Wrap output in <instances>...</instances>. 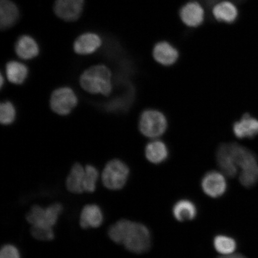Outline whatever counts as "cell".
Returning a JSON list of instances; mask_svg holds the SVG:
<instances>
[{
    "mask_svg": "<svg viewBox=\"0 0 258 258\" xmlns=\"http://www.w3.org/2000/svg\"><path fill=\"white\" fill-rule=\"evenodd\" d=\"M153 56L157 62L164 66H170L178 59L179 52L172 44L161 41L154 46Z\"/></svg>",
    "mask_w": 258,
    "mask_h": 258,
    "instance_id": "cell-15",
    "label": "cell"
},
{
    "mask_svg": "<svg viewBox=\"0 0 258 258\" xmlns=\"http://www.w3.org/2000/svg\"><path fill=\"white\" fill-rule=\"evenodd\" d=\"M101 37L95 33H88L81 35L74 43V50L80 55H88L95 53L101 46Z\"/></svg>",
    "mask_w": 258,
    "mask_h": 258,
    "instance_id": "cell-12",
    "label": "cell"
},
{
    "mask_svg": "<svg viewBox=\"0 0 258 258\" xmlns=\"http://www.w3.org/2000/svg\"><path fill=\"white\" fill-rule=\"evenodd\" d=\"M19 9L11 0L0 1V28L6 30L11 28L18 21Z\"/></svg>",
    "mask_w": 258,
    "mask_h": 258,
    "instance_id": "cell-17",
    "label": "cell"
},
{
    "mask_svg": "<svg viewBox=\"0 0 258 258\" xmlns=\"http://www.w3.org/2000/svg\"><path fill=\"white\" fill-rule=\"evenodd\" d=\"M202 1L205 3H207V4L212 5L213 4H217L219 2H221L220 0H202ZM214 5V6H215Z\"/></svg>",
    "mask_w": 258,
    "mask_h": 258,
    "instance_id": "cell-29",
    "label": "cell"
},
{
    "mask_svg": "<svg viewBox=\"0 0 258 258\" xmlns=\"http://www.w3.org/2000/svg\"><path fill=\"white\" fill-rule=\"evenodd\" d=\"M241 184L246 188H250L258 182V167L249 170L241 171L239 176Z\"/></svg>",
    "mask_w": 258,
    "mask_h": 258,
    "instance_id": "cell-25",
    "label": "cell"
},
{
    "mask_svg": "<svg viewBox=\"0 0 258 258\" xmlns=\"http://www.w3.org/2000/svg\"><path fill=\"white\" fill-rule=\"evenodd\" d=\"M1 88H3V85H4V77H3V74L1 75Z\"/></svg>",
    "mask_w": 258,
    "mask_h": 258,
    "instance_id": "cell-30",
    "label": "cell"
},
{
    "mask_svg": "<svg viewBox=\"0 0 258 258\" xmlns=\"http://www.w3.org/2000/svg\"><path fill=\"white\" fill-rule=\"evenodd\" d=\"M0 258H21L20 251L14 244H5L0 251Z\"/></svg>",
    "mask_w": 258,
    "mask_h": 258,
    "instance_id": "cell-27",
    "label": "cell"
},
{
    "mask_svg": "<svg viewBox=\"0 0 258 258\" xmlns=\"http://www.w3.org/2000/svg\"><path fill=\"white\" fill-rule=\"evenodd\" d=\"M99 177V171L96 167L91 164L85 166V179L84 183L85 192L92 193L95 191Z\"/></svg>",
    "mask_w": 258,
    "mask_h": 258,
    "instance_id": "cell-23",
    "label": "cell"
},
{
    "mask_svg": "<svg viewBox=\"0 0 258 258\" xmlns=\"http://www.w3.org/2000/svg\"><path fill=\"white\" fill-rule=\"evenodd\" d=\"M225 177L220 172L211 171L206 174L202 180V188L206 195L213 198L222 196L227 189Z\"/></svg>",
    "mask_w": 258,
    "mask_h": 258,
    "instance_id": "cell-7",
    "label": "cell"
},
{
    "mask_svg": "<svg viewBox=\"0 0 258 258\" xmlns=\"http://www.w3.org/2000/svg\"><path fill=\"white\" fill-rule=\"evenodd\" d=\"M31 234L35 239L40 241H51L54 238L53 228L31 226Z\"/></svg>",
    "mask_w": 258,
    "mask_h": 258,
    "instance_id": "cell-26",
    "label": "cell"
},
{
    "mask_svg": "<svg viewBox=\"0 0 258 258\" xmlns=\"http://www.w3.org/2000/svg\"><path fill=\"white\" fill-rule=\"evenodd\" d=\"M216 157L219 168L226 176L234 177L237 175L238 167L232 153L230 143L219 145Z\"/></svg>",
    "mask_w": 258,
    "mask_h": 258,
    "instance_id": "cell-9",
    "label": "cell"
},
{
    "mask_svg": "<svg viewBox=\"0 0 258 258\" xmlns=\"http://www.w3.org/2000/svg\"><path fill=\"white\" fill-rule=\"evenodd\" d=\"M167 127V118L162 112L155 109H147L142 113L139 128L145 137H159L166 132Z\"/></svg>",
    "mask_w": 258,
    "mask_h": 258,
    "instance_id": "cell-5",
    "label": "cell"
},
{
    "mask_svg": "<svg viewBox=\"0 0 258 258\" xmlns=\"http://www.w3.org/2000/svg\"><path fill=\"white\" fill-rule=\"evenodd\" d=\"M212 13L217 20L229 24L233 23L238 16L237 9L235 6L226 0L216 4L213 8Z\"/></svg>",
    "mask_w": 258,
    "mask_h": 258,
    "instance_id": "cell-19",
    "label": "cell"
},
{
    "mask_svg": "<svg viewBox=\"0 0 258 258\" xmlns=\"http://www.w3.org/2000/svg\"><path fill=\"white\" fill-rule=\"evenodd\" d=\"M29 70L24 63L12 60L6 66V77L10 82L16 85H22L27 80Z\"/></svg>",
    "mask_w": 258,
    "mask_h": 258,
    "instance_id": "cell-20",
    "label": "cell"
},
{
    "mask_svg": "<svg viewBox=\"0 0 258 258\" xmlns=\"http://www.w3.org/2000/svg\"><path fill=\"white\" fill-rule=\"evenodd\" d=\"M145 156L150 162L160 164L168 158L169 150L162 141H153L148 143L145 148Z\"/></svg>",
    "mask_w": 258,
    "mask_h": 258,
    "instance_id": "cell-18",
    "label": "cell"
},
{
    "mask_svg": "<svg viewBox=\"0 0 258 258\" xmlns=\"http://www.w3.org/2000/svg\"><path fill=\"white\" fill-rule=\"evenodd\" d=\"M218 258H247L240 253H232L227 254V255H222Z\"/></svg>",
    "mask_w": 258,
    "mask_h": 258,
    "instance_id": "cell-28",
    "label": "cell"
},
{
    "mask_svg": "<svg viewBox=\"0 0 258 258\" xmlns=\"http://www.w3.org/2000/svg\"><path fill=\"white\" fill-rule=\"evenodd\" d=\"M215 249L222 255L233 253L237 247L236 242L227 235H219L214 240Z\"/></svg>",
    "mask_w": 258,
    "mask_h": 258,
    "instance_id": "cell-22",
    "label": "cell"
},
{
    "mask_svg": "<svg viewBox=\"0 0 258 258\" xmlns=\"http://www.w3.org/2000/svg\"><path fill=\"white\" fill-rule=\"evenodd\" d=\"M180 16L185 25L189 27H197L204 21V9L198 2H189L180 10Z\"/></svg>",
    "mask_w": 258,
    "mask_h": 258,
    "instance_id": "cell-11",
    "label": "cell"
},
{
    "mask_svg": "<svg viewBox=\"0 0 258 258\" xmlns=\"http://www.w3.org/2000/svg\"><path fill=\"white\" fill-rule=\"evenodd\" d=\"M15 50L18 57L24 60L36 57L40 52L39 46L33 38L27 35L19 37L15 44Z\"/></svg>",
    "mask_w": 258,
    "mask_h": 258,
    "instance_id": "cell-16",
    "label": "cell"
},
{
    "mask_svg": "<svg viewBox=\"0 0 258 258\" xmlns=\"http://www.w3.org/2000/svg\"><path fill=\"white\" fill-rule=\"evenodd\" d=\"M16 112L11 101L3 102L0 105V121L3 125L11 124L15 120Z\"/></svg>",
    "mask_w": 258,
    "mask_h": 258,
    "instance_id": "cell-24",
    "label": "cell"
},
{
    "mask_svg": "<svg viewBox=\"0 0 258 258\" xmlns=\"http://www.w3.org/2000/svg\"><path fill=\"white\" fill-rule=\"evenodd\" d=\"M62 211L63 206L59 203H53L46 208L34 205L26 216V219L31 226L53 228Z\"/></svg>",
    "mask_w": 258,
    "mask_h": 258,
    "instance_id": "cell-4",
    "label": "cell"
},
{
    "mask_svg": "<svg viewBox=\"0 0 258 258\" xmlns=\"http://www.w3.org/2000/svg\"><path fill=\"white\" fill-rule=\"evenodd\" d=\"M197 212L196 205L188 200H180L173 208L174 217L180 222L192 220L196 218Z\"/></svg>",
    "mask_w": 258,
    "mask_h": 258,
    "instance_id": "cell-21",
    "label": "cell"
},
{
    "mask_svg": "<svg viewBox=\"0 0 258 258\" xmlns=\"http://www.w3.org/2000/svg\"><path fill=\"white\" fill-rule=\"evenodd\" d=\"M77 104L78 98L74 90L69 87H62L54 90L50 96L51 110L58 115H69Z\"/></svg>",
    "mask_w": 258,
    "mask_h": 258,
    "instance_id": "cell-6",
    "label": "cell"
},
{
    "mask_svg": "<svg viewBox=\"0 0 258 258\" xmlns=\"http://www.w3.org/2000/svg\"><path fill=\"white\" fill-rule=\"evenodd\" d=\"M110 70L104 64L90 67L82 74L80 84L82 88L91 94L108 96L112 90Z\"/></svg>",
    "mask_w": 258,
    "mask_h": 258,
    "instance_id": "cell-1",
    "label": "cell"
},
{
    "mask_svg": "<svg viewBox=\"0 0 258 258\" xmlns=\"http://www.w3.org/2000/svg\"><path fill=\"white\" fill-rule=\"evenodd\" d=\"M121 244L134 253H143L150 249L151 235L145 225L128 220Z\"/></svg>",
    "mask_w": 258,
    "mask_h": 258,
    "instance_id": "cell-2",
    "label": "cell"
},
{
    "mask_svg": "<svg viewBox=\"0 0 258 258\" xmlns=\"http://www.w3.org/2000/svg\"><path fill=\"white\" fill-rule=\"evenodd\" d=\"M130 170L127 164L119 159H112L106 164L101 174V180L105 188L117 191L127 183Z\"/></svg>",
    "mask_w": 258,
    "mask_h": 258,
    "instance_id": "cell-3",
    "label": "cell"
},
{
    "mask_svg": "<svg viewBox=\"0 0 258 258\" xmlns=\"http://www.w3.org/2000/svg\"><path fill=\"white\" fill-rule=\"evenodd\" d=\"M83 5L84 0H56L54 11L63 21H75L82 14Z\"/></svg>",
    "mask_w": 258,
    "mask_h": 258,
    "instance_id": "cell-8",
    "label": "cell"
},
{
    "mask_svg": "<svg viewBox=\"0 0 258 258\" xmlns=\"http://www.w3.org/2000/svg\"><path fill=\"white\" fill-rule=\"evenodd\" d=\"M104 221V215L101 208L96 204L84 206L80 215L79 224L83 229L96 228Z\"/></svg>",
    "mask_w": 258,
    "mask_h": 258,
    "instance_id": "cell-10",
    "label": "cell"
},
{
    "mask_svg": "<svg viewBox=\"0 0 258 258\" xmlns=\"http://www.w3.org/2000/svg\"><path fill=\"white\" fill-rule=\"evenodd\" d=\"M85 167L79 163L74 164L66 179V185L68 191L74 195L85 192Z\"/></svg>",
    "mask_w": 258,
    "mask_h": 258,
    "instance_id": "cell-14",
    "label": "cell"
},
{
    "mask_svg": "<svg viewBox=\"0 0 258 258\" xmlns=\"http://www.w3.org/2000/svg\"><path fill=\"white\" fill-rule=\"evenodd\" d=\"M233 130L239 139H252L258 135V119L249 114H244L239 121L234 122Z\"/></svg>",
    "mask_w": 258,
    "mask_h": 258,
    "instance_id": "cell-13",
    "label": "cell"
}]
</instances>
